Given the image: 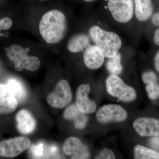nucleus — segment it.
Returning <instances> with one entry per match:
<instances>
[{
    "label": "nucleus",
    "mask_w": 159,
    "mask_h": 159,
    "mask_svg": "<svg viewBox=\"0 0 159 159\" xmlns=\"http://www.w3.org/2000/svg\"><path fill=\"white\" fill-rule=\"evenodd\" d=\"M67 30L65 15L58 10H52L44 14L40 21V34L46 42L57 43L62 40Z\"/></svg>",
    "instance_id": "nucleus-1"
},
{
    "label": "nucleus",
    "mask_w": 159,
    "mask_h": 159,
    "mask_svg": "<svg viewBox=\"0 0 159 159\" xmlns=\"http://www.w3.org/2000/svg\"><path fill=\"white\" fill-rule=\"evenodd\" d=\"M89 34L95 45L102 51L105 57L111 58L119 53L122 42L116 33L105 31L98 26H93L89 29Z\"/></svg>",
    "instance_id": "nucleus-2"
},
{
    "label": "nucleus",
    "mask_w": 159,
    "mask_h": 159,
    "mask_svg": "<svg viewBox=\"0 0 159 159\" xmlns=\"http://www.w3.org/2000/svg\"><path fill=\"white\" fill-rule=\"evenodd\" d=\"M6 55L10 60L14 62V69L17 71L25 69L35 71L39 68L40 60L38 57L28 55L29 49H24L18 45H12L5 49Z\"/></svg>",
    "instance_id": "nucleus-3"
},
{
    "label": "nucleus",
    "mask_w": 159,
    "mask_h": 159,
    "mask_svg": "<svg viewBox=\"0 0 159 159\" xmlns=\"http://www.w3.org/2000/svg\"><path fill=\"white\" fill-rule=\"evenodd\" d=\"M105 85L108 93L122 102H132L136 99L135 89L126 84L118 75L111 74L107 78Z\"/></svg>",
    "instance_id": "nucleus-4"
},
{
    "label": "nucleus",
    "mask_w": 159,
    "mask_h": 159,
    "mask_svg": "<svg viewBox=\"0 0 159 159\" xmlns=\"http://www.w3.org/2000/svg\"><path fill=\"white\" fill-rule=\"evenodd\" d=\"M128 112L118 104H108L102 106L97 111L96 118L101 124L120 122L128 118Z\"/></svg>",
    "instance_id": "nucleus-5"
},
{
    "label": "nucleus",
    "mask_w": 159,
    "mask_h": 159,
    "mask_svg": "<svg viewBox=\"0 0 159 159\" xmlns=\"http://www.w3.org/2000/svg\"><path fill=\"white\" fill-rule=\"evenodd\" d=\"M73 95L70 84L65 80L57 83L54 91L47 97V102L52 107L61 109L70 102Z\"/></svg>",
    "instance_id": "nucleus-6"
},
{
    "label": "nucleus",
    "mask_w": 159,
    "mask_h": 159,
    "mask_svg": "<svg viewBox=\"0 0 159 159\" xmlns=\"http://www.w3.org/2000/svg\"><path fill=\"white\" fill-rule=\"evenodd\" d=\"M107 7L115 20L128 23L134 15L133 0H108Z\"/></svg>",
    "instance_id": "nucleus-7"
},
{
    "label": "nucleus",
    "mask_w": 159,
    "mask_h": 159,
    "mask_svg": "<svg viewBox=\"0 0 159 159\" xmlns=\"http://www.w3.org/2000/svg\"><path fill=\"white\" fill-rule=\"evenodd\" d=\"M31 142L29 138L19 137L4 140L0 142V156L5 157H14L28 149Z\"/></svg>",
    "instance_id": "nucleus-8"
},
{
    "label": "nucleus",
    "mask_w": 159,
    "mask_h": 159,
    "mask_svg": "<svg viewBox=\"0 0 159 159\" xmlns=\"http://www.w3.org/2000/svg\"><path fill=\"white\" fill-rule=\"evenodd\" d=\"M133 126L137 134L142 137L159 136V119L141 117L136 119Z\"/></svg>",
    "instance_id": "nucleus-9"
},
{
    "label": "nucleus",
    "mask_w": 159,
    "mask_h": 159,
    "mask_svg": "<svg viewBox=\"0 0 159 159\" xmlns=\"http://www.w3.org/2000/svg\"><path fill=\"white\" fill-rule=\"evenodd\" d=\"M90 91V86L89 84H81L77 89L76 105L83 113H93L97 110V104L89 97Z\"/></svg>",
    "instance_id": "nucleus-10"
},
{
    "label": "nucleus",
    "mask_w": 159,
    "mask_h": 159,
    "mask_svg": "<svg viewBox=\"0 0 159 159\" xmlns=\"http://www.w3.org/2000/svg\"><path fill=\"white\" fill-rule=\"evenodd\" d=\"M63 151L66 154L72 155V159H88L90 156L87 148L75 137H70L66 140Z\"/></svg>",
    "instance_id": "nucleus-11"
},
{
    "label": "nucleus",
    "mask_w": 159,
    "mask_h": 159,
    "mask_svg": "<svg viewBox=\"0 0 159 159\" xmlns=\"http://www.w3.org/2000/svg\"><path fill=\"white\" fill-rule=\"evenodd\" d=\"M105 56L100 49L95 45H90L84 53V61L86 66L92 70H96L102 66Z\"/></svg>",
    "instance_id": "nucleus-12"
},
{
    "label": "nucleus",
    "mask_w": 159,
    "mask_h": 159,
    "mask_svg": "<svg viewBox=\"0 0 159 159\" xmlns=\"http://www.w3.org/2000/svg\"><path fill=\"white\" fill-rule=\"evenodd\" d=\"M16 120L18 129L24 134L31 133L36 126V122L34 117L26 110H22L18 112Z\"/></svg>",
    "instance_id": "nucleus-13"
},
{
    "label": "nucleus",
    "mask_w": 159,
    "mask_h": 159,
    "mask_svg": "<svg viewBox=\"0 0 159 159\" xmlns=\"http://www.w3.org/2000/svg\"><path fill=\"white\" fill-rule=\"evenodd\" d=\"M134 13L140 21L147 20L152 16L153 8L152 0H134Z\"/></svg>",
    "instance_id": "nucleus-14"
},
{
    "label": "nucleus",
    "mask_w": 159,
    "mask_h": 159,
    "mask_svg": "<svg viewBox=\"0 0 159 159\" xmlns=\"http://www.w3.org/2000/svg\"><path fill=\"white\" fill-rule=\"evenodd\" d=\"M84 114L79 111L76 105L72 104L65 111L64 117L68 120L74 121L76 128L82 129L85 127L88 121Z\"/></svg>",
    "instance_id": "nucleus-15"
},
{
    "label": "nucleus",
    "mask_w": 159,
    "mask_h": 159,
    "mask_svg": "<svg viewBox=\"0 0 159 159\" xmlns=\"http://www.w3.org/2000/svg\"><path fill=\"white\" fill-rule=\"evenodd\" d=\"M90 45V39L88 35L84 33L75 34L69 40L67 45L68 50L72 53L83 51Z\"/></svg>",
    "instance_id": "nucleus-16"
},
{
    "label": "nucleus",
    "mask_w": 159,
    "mask_h": 159,
    "mask_svg": "<svg viewBox=\"0 0 159 159\" xmlns=\"http://www.w3.org/2000/svg\"><path fill=\"white\" fill-rule=\"evenodd\" d=\"M8 89V97L15 98L17 101H24L27 96V92L22 84L17 80L9 79L6 84Z\"/></svg>",
    "instance_id": "nucleus-17"
},
{
    "label": "nucleus",
    "mask_w": 159,
    "mask_h": 159,
    "mask_svg": "<svg viewBox=\"0 0 159 159\" xmlns=\"http://www.w3.org/2000/svg\"><path fill=\"white\" fill-rule=\"evenodd\" d=\"M134 158L136 159H159V153L153 149L138 145L134 147Z\"/></svg>",
    "instance_id": "nucleus-18"
},
{
    "label": "nucleus",
    "mask_w": 159,
    "mask_h": 159,
    "mask_svg": "<svg viewBox=\"0 0 159 159\" xmlns=\"http://www.w3.org/2000/svg\"><path fill=\"white\" fill-rule=\"evenodd\" d=\"M106 68L111 74L119 75L121 74L123 71L121 54L118 53L114 57L109 58L107 62Z\"/></svg>",
    "instance_id": "nucleus-19"
},
{
    "label": "nucleus",
    "mask_w": 159,
    "mask_h": 159,
    "mask_svg": "<svg viewBox=\"0 0 159 159\" xmlns=\"http://www.w3.org/2000/svg\"><path fill=\"white\" fill-rule=\"evenodd\" d=\"M17 105V100L12 97L0 99V115L13 112L16 109Z\"/></svg>",
    "instance_id": "nucleus-20"
},
{
    "label": "nucleus",
    "mask_w": 159,
    "mask_h": 159,
    "mask_svg": "<svg viewBox=\"0 0 159 159\" xmlns=\"http://www.w3.org/2000/svg\"><path fill=\"white\" fill-rule=\"evenodd\" d=\"M145 89L149 99L156 100L159 98V83L158 80L146 84Z\"/></svg>",
    "instance_id": "nucleus-21"
},
{
    "label": "nucleus",
    "mask_w": 159,
    "mask_h": 159,
    "mask_svg": "<svg viewBox=\"0 0 159 159\" xmlns=\"http://www.w3.org/2000/svg\"><path fill=\"white\" fill-rule=\"evenodd\" d=\"M98 159H113L116 158V156L113 151L108 148L102 149L95 157Z\"/></svg>",
    "instance_id": "nucleus-22"
},
{
    "label": "nucleus",
    "mask_w": 159,
    "mask_h": 159,
    "mask_svg": "<svg viewBox=\"0 0 159 159\" xmlns=\"http://www.w3.org/2000/svg\"><path fill=\"white\" fill-rule=\"evenodd\" d=\"M142 81L145 84L148 83L158 80L157 75L153 72L151 71L144 72L142 74Z\"/></svg>",
    "instance_id": "nucleus-23"
},
{
    "label": "nucleus",
    "mask_w": 159,
    "mask_h": 159,
    "mask_svg": "<svg viewBox=\"0 0 159 159\" xmlns=\"http://www.w3.org/2000/svg\"><path fill=\"white\" fill-rule=\"evenodd\" d=\"M12 25V21L10 18L5 17L0 19V31L9 30Z\"/></svg>",
    "instance_id": "nucleus-24"
},
{
    "label": "nucleus",
    "mask_w": 159,
    "mask_h": 159,
    "mask_svg": "<svg viewBox=\"0 0 159 159\" xmlns=\"http://www.w3.org/2000/svg\"><path fill=\"white\" fill-rule=\"evenodd\" d=\"M148 144L153 150L159 153V136L151 137L148 141Z\"/></svg>",
    "instance_id": "nucleus-25"
},
{
    "label": "nucleus",
    "mask_w": 159,
    "mask_h": 159,
    "mask_svg": "<svg viewBox=\"0 0 159 159\" xmlns=\"http://www.w3.org/2000/svg\"><path fill=\"white\" fill-rule=\"evenodd\" d=\"M8 97L7 85L0 84V99Z\"/></svg>",
    "instance_id": "nucleus-26"
},
{
    "label": "nucleus",
    "mask_w": 159,
    "mask_h": 159,
    "mask_svg": "<svg viewBox=\"0 0 159 159\" xmlns=\"http://www.w3.org/2000/svg\"><path fill=\"white\" fill-rule=\"evenodd\" d=\"M33 151L34 156L37 157L41 156L43 153L42 144H39L38 146H34Z\"/></svg>",
    "instance_id": "nucleus-27"
},
{
    "label": "nucleus",
    "mask_w": 159,
    "mask_h": 159,
    "mask_svg": "<svg viewBox=\"0 0 159 159\" xmlns=\"http://www.w3.org/2000/svg\"><path fill=\"white\" fill-rule=\"evenodd\" d=\"M152 22L154 25L159 26V11L152 16Z\"/></svg>",
    "instance_id": "nucleus-28"
},
{
    "label": "nucleus",
    "mask_w": 159,
    "mask_h": 159,
    "mask_svg": "<svg viewBox=\"0 0 159 159\" xmlns=\"http://www.w3.org/2000/svg\"><path fill=\"white\" fill-rule=\"evenodd\" d=\"M154 66L156 70L159 73V51L157 52L155 56Z\"/></svg>",
    "instance_id": "nucleus-29"
},
{
    "label": "nucleus",
    "mask_w": 159,
    "mask_h": 159,
    "mask_svg": "<svg viewBox=\"0 0 159 159\" xmlns=\"http://www.w3.org/2000/svg\"><path fill=\"white\" fill-rule=\"evenodd\" d=\"M153 41L156 45L159 46V28L155 31Z\"/></svg>",
    "instance_id": "nucleus-30"
},
{
    "label": "nucleus",
    "mask_w": 159,
    "mask_h": 159,
    "mask_svg": "<svg viewBox=\"0 0 159 159\" xmlns=\"http://www.w3.org/2000/svg\"><path fill=\"white\" fill-rule=\"evenodd\" d=\"M86 2H93V1H95V0H84Z\"/></svg>",
    "instance_id": "nucleus-31"
}]
</instances>
